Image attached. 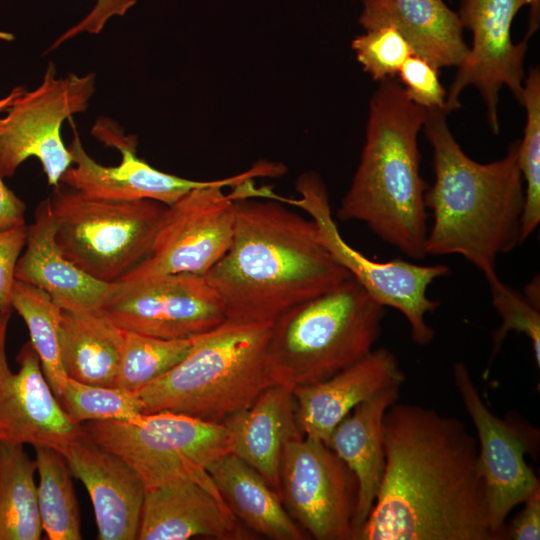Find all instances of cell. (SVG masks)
Wrapping results in <instances>:
<instances>
[{
    "mask_svg": "<svg viewBox=\"0 0 540 540\" xmlns=\"http://www.w3.org/2000/svg\"><path fill=\"white\" fill-rule=\"evenodd\" d=\"M385 467L355 540H498L488 520L478 442L460 419L414 404L383 421Z\"/></svg>",
    "mask_w": 540,
    "mask_h": 540,
    "instance_id": "1",
    "label": "cell"
},
{
    "mask_svg": "<svg viewBox=\"0 0 540 540\" xmlns=\"http://www.w3.org/2000/svg\"><path fill=\"white\" fill-rule=\"evenodd\" d=\"M222 298L227 319L273 322L288 309L348 279L320 243L314 221L276 200H235L224 255L204 275Z\"/></svg>",
    "mask_w": 540,
    "mask_h": 540,
    "instance_id": "2",
    "label": "cell"
},
{
    "mask_svg": "<svg viewBox=\"0 0 540 540\" xmlns=\"http://www.w3.org/2000/svg\"><path fill=\"white\" fill-rule=\"evenodd\" d=\"M442 109H425L423 129L433 152L435 180L424 201L432 215L427 255H460L485 278L497 275V259L521 245L524 182L519 141L490 163L471 159L450 131Z\"/></svg>",
    "mask_w": 540,
    "mask_h": 540,
    "instance_id": "3",
    "label": "cell"
},
{
    "mask_svg": "<svg viewBox=\"0 0 540 540\" xmlns=\"http://www.w3.org/2000/svg\"><path fill=\"white\" fill-rule=\"evenodd\" d=\"M425 109L411 102L396 79L381 82L369 104L366 138L351 185L336 216L364 223L378 238L422 260L428 233L418 133Z\"/></svg>",
    "mask_w": 540,
    "mask_h": 540,
    "instance_id": "4",
    "label": "cell"
},
{
    "mask_svg": "<svg viewBox=\"0 0 540 540\" xmlns=\"http://www.w3.org/2000/svg\"><path fill=\"white\" fill-rule=\"evenodd\" d=\"M386 308L352 277L279 315L270 327V385L290 389L328 379L374 350Z\"/></svg>",
    "mask_w": 540,
    "mask_h": 540,
    "instance_id": "5",
    "label": "cell"
},
{
    "mask_svg": "<svg viewBox=\"0 0 540 540\" xmlns=\"http://www.w3.org/2000/svg\"><path fill=\"white\" fill-rule=\"evenodd\" d=\"M272 322L225 320L195 336L188 355L137 391L143 414L160 411L223 423L270 385L266 349Z\"/></svg>",
    "mask_w": 540,
    "mask_h": 540,
    "instance_id": "6",
    "label": "cell"
},
{
    "mask_svg": "<svg viewBox=\"0 0 540 540\" xmlns=\"http://www.w3.org/2000/svg\"><path fill=\"white\" fill-rule=\"evenodd\" d=\"M61 184L49 197L59 249L95 279L117 283L150 253L167 206L97 198Z\"/></svg>",
    "mask_w": 540,
    "mask_h": 540,
    "instance_id": "7",
    "label": "cell"
},
{
    "mask_svg": "<svg viewBox=\"0 0 540 540\" xmlns=\"http://www.w3.org/2000/svg\"><path fill=\"white\" fill-rule=\"evenodd\" d=\"M82 424L94 442L137 472L146 490L176 481H193L222 498L207 467L231 452L224 424L170 411L142 413L134 422Z\"/></svg>",
    "mask_w": 540,
    "mask_h": 540,
    "instance_id": "8",
    "label": "cell"
},
{
    "mask_svg": "<svg viewBox=\"0 0 540 540\" xmlns=\"http://www.w3.org/2000/svg\"><path fill=\"white\" fill-rule=\"evenodd\" d=\"M285 167L277 163L256 164L228 178L214 180L182 196L166 212L148 256L117 284L129 287L163 275H205L226 252L234 229L233 188L256 177H276Z\"/></svg>",
    "mask_w": 540,
    "mask_h": 540,
    "instance_id": "9",
    "label": "cell"
},
{
    "mask_svg": "<svg viewBox=\"0 0 540 540\" xmlns=\"http://www.w3.org/2000/svg\"><path fill=\"white\" fill-rule=\"evenodd\" d=\"M298 199L285 198L272 190L267 198L296 206L314 221L320 243L366 292L385 308H393L407 320L411 338L419 346L432 342L434 329L426 322L440 302L428 297L429 286L449 274L444 264L422 265L403 259L376 261L350 246L341 236L335 222L328 192L320 176L302 174L296 183Z\"/></svg>",
    "mask_w": 540,
    "mask_h": 540,
    "instance_id": "10",
    "label": "cell"
},
{
    "mask_svg": "<svg viewBox=\"0 0 540 540\" xmlns=\"http://www.w3.org/2000/svg\"><path fill=\"white\" fill-rule=\"evenodd\" d=\"M95 91L92 73L56 78L50 63L41 84L23 91L0 117V173L14 175L28 158H37L48 184L57 186L73 158L61 137L63 122L86 110Z\"/></svg>",
    "mask_w": 540,
    "mask_h": 540,
    "instance_id": "11",
    "label": "cell"
},
{
    "mask_svg": "<svg viewBox=\"0 0 540 540\" xmlns=\"http://www.w3.org/2000/svg\"><path fill=\"white\" fill-rule=\"evenodd\" d=\"M279 495L286 511L310 537L354 540L357 482L324 442L300 434L285 443Z\"/></svg>",
    "mask_w": 540,
    "mask_h": 540,
    "instance_id": "12",
    "label": "cell"
},
{
    "mask_svg": "<svg viewBox=\"0 0 540 540\" xmlns=\"http://www.w3.org/2000/svg\"><path fill=\"white\" fill-rule=\"evenodd\" d=\"M529 0H461L458 16L463 28L472 33V48L457 67L446 96L444 111L458 109L460 93L475 86L481 94L489 125L499 132L498 101L502 86H507L522 101L524 59L528 40L514 44L512 22Z\"/></svg>",
    "mask_w": 540,
    "mask_h": 540,
    "instance_id": "13",
    "label": "cell"
},
{
    "mask_svg": "<svg viewBox=\"0 0 540 540\" xmlns=\"http://www.w3.org/2000/svg\"><path fill=\"white\" fill-rule=\"evenodd\" d=\"M99 312L115 326L162 339H186L227 319L225 304L204 275H163L119 286Z\"/></svg>",
    "mask_w": 540,
    "mask_h": 540,
    "instance_id": "14",
    "label": "cell"
},
{
    "mask_svg": "<svg viewBox=\"0 0 540 540\" xmlns=\"http://www.w3.org/2000/svg\"><path fill=\"white\" fill-rule=\"evenodd\" d=\"M453 380L476 429L477 465L490 528L498 540L505 539V522L511 510L540 490V482L525 460L531 450L530 437L520 425L490 411L464 362L454 364Z\"/></svg>",
    "mask_w": 540,
    "mask_h": 540,
    "instance_id": "15",
    "label": "cell"
},
{
    "mask_svg": "<svg viewBox=\"0 0 540 540\" xmlns=\"http://www.w3.org/2000/svg\"><path fill=\"white\" fill-rule=\"evenodd\" d=\"M11 312L0 310V443L48 447L64 456L86 431L54 395L30 341L16 356L18 371L10 369L6 336Z\"/></svg>",
    "mask_w": 540,
    "mask_h": 540,
    "instance_id": "16",
    "label": "cell"
},
{
    "mask_svg": "<svg viewBox=\"0 0 540 540\" xmlns=\"http://www.w3.org/2000/svg\"><path fill=\"white\" fill-rule=\"evenodd\" d=\"M92 134L121 153L116 166L97 163L85 151L76 134L69 146L75 166L61 177L60 183L89 196L110 200L150 199L170 206L191 190L212 181H195L160 171L136 154V138L126 136L116 123L101 118Z\"/></svg>",
    "mask_w": 540,
    "mask_h": 540,
    "instance_id": "17",
    "label": "cell"
},
{
    "mask_svg": "<svg viewBox=\"0 0 540 540\" xmlns=\"http://www.w3.org/2000/svg\"><path fill=\"white\" fill-rule=\"evenodd\" d=\"M404 381L396 355L384 347L374 349L326 380L293 389L298 428L328 446L334 428L357 405Z\"/></svg>",
    "mask_w": 540,
    "mask_h": 540,
    "instance_id": "18",
    "label": "cell"
},
{
    "mask_svg": "<svg viewBox=\"0 0 540 540\" xmlns=\"http://www.w3.org/2000/svg\"><path fill=\"white\" fill-rule=\"evenodd\" d=\"M64 457L91 499L100 540L138 538L146 488L137 472L86 433Z\"/></svg>",
    "mask_w": 540,
    "mask_h": 540,
    "instance_id": "19",
    "label": "cell"
},
{
    "mask_svg": "<svg viewBox=\"0 0 540 540\" xmlns=\"http://www.w3.org/2000/svg\"><path fill=\"white\" fill-rule=\"evenodd\" d=\"M15 279L43 290L60 309L75 312H97L119 291L117 283L95 279L64 256L55 241L50 198L37 205L33 223L27 226Z\"/></svg>",
    "mask_w": 540,
    "mask_h": 540,
    "instance_id": "20",
    "label": "cell"
},
{
    "mask_svg": "<svg viewBox=\"0 0 540 540\" xmlns=\"http://www.w3.org/2000/svg\"><path fill=\"white\" fill-rule=\"evenodd\" d=\"M251 539L224 499L193 481H176L146 490L139 540Z\"/></svg>",
    "mask_w": 540,
    "mask_h": 540,
    "instance_id": "21",
    "label": "cell"
},
{
    "mask_svg": "<svg viewBox=\"0 0 540 540\" xmlns=\"http://www.w3.org/2000/svg\"><path fill=\"white\" fill-rule=\"evenodd\" d=\"M359 23L365 30L391 26L414 55L437 69L458 67L469 53L458 13L443 0H362Z\"/></svg>",
    "mask_w": 540,
    "mask_h": 540,
    "instance_id": "22",
    "label": "cell"
},
{
    "mask_svg": "<svg viewBox=\"0 0 540 540\" xmlns=\"http://www.w3.org/2000/svg\"><path fill=\"white\" fill-rule=\"evenodd\" d=\"M400 387L380 391L357 405L334 428L328 447L340 458L357 482L352 519L355 537L374 505L385 467L383 421L387 409L399 398Z\"/></svg>",
    "mask_w": 540,
    "mask_h": 540,
    "instance_id": "23",
    "label": "cell"
},
{
    "mask_svg": "<svg viewBox=\"0 0 540 540\" xmlns=\"http://www.w3.org/2000/svg\"><path fill=\"white\" fill-rule=\"evenodd\" d=\"M222 424L230 435V453L254 468L279 494L283 447L289 439L302 434L297 425L293 390L269 385L250 406Z\"/></svg>",
    "mask_w": 540,
    "mask_h": 540,
    "instance_id": "24",
    "label": "cell"
},
{
    "mask_svg": "<svg viewBox=\"0 0 540 540\" xmlns=\"http://www.w3.org/2000/svg\"><path fill=\"white\" fill-rule=\"evenodd\" d=\"M207 472L241 524L273 540L310 538L286 511L278 492L234 454L219 457L208 465Z\"/></svg>",
    "mask_w": 540,
    "mask_h": 540,
    "instance_id": "25",
    "label": "cell"
},
{
    "mask_svg": "<svg viewBox=\"0 0 540 540\" xmlns=\"http://www.w3.org/2000/svg\"><path fill=\"white\" fill-rule=\"evenodd\" d=\"M124 330L99 311L61 309L59 343L66 375L76 381L116 387Z\"/></svg>",
    "mask_w": 540,
    "mask_h": 540,
    "instance_id": "26",
    "label": "cell"
},
{
    "mask_svg": "<svg viewBox=\"0 0 540 540\" xmlns=\"http://www.w3.org/2000/svg\"><path fill=\"white\" fill-rule=\"evenodd\" d=\"M24 445L0 443V540H39L36 461Z\"/></svg>",
    "mask_w": 540,
    "mask_h": 540,
    "instance_id": "27",
    "label": "cell"
},
{
    "mask_svg": "<svg viewBox=\"0 0 540 540\" xmlns=\"http://www.w3.org/2000/svg\"><path fill=\"white\" fill-rule=\"evenodd\" d=\"M39 474L38 506L49 540H80V512L65 457L52 448L35 447Z\"/></svg>",
    "mask_w": 540,
    "mask_h": 540,
    "instance_id": "28",
    "label": "cell"
},
{
    "mask_svg": "<svg viewBox=\"0 0 540 540\" xmlns=\"http://www.w3.org/2000/svg\"><path fill=\"white\" fill-rule=\"evenodd\" d=\"M11 307L24 320L44 376L58 399L68 378L60 352V307L43 290L16 279L12 288Z\"/></svg>",
    "mask_w": 540,
    "mask_h": 540,
    "instance_id": "29",
    "label": "cell"
},
{
    "mask_svg": "<svg viewBox=\"0 0 540 540\" xmlns=\"http://www.w3.org/2000/svg\"><path fill=\"white\" fill-rule=\"evenodd\" d=\"M195 337L162 339L124 330L116 387L137 392L181 362Z\"/></svg>",
    "mask_w": 540,
    "mask_h": 540,
    "instance_id": "30",
    "label": "cell"
},
{
    "mask_svg": "<svg viewBox=\"0 0 540 540\" xmlns=\"http://www.w3.org/2000/svg\"><path fill=\"white\" fill-rule=\"evenodd\" d=\"M521 104L526 109V125L518 146V166L524 188L521 224V245L536 231L540 223V71L530 69L524 79Z\"/></svg>",
    "mask_w": 540,
    "mask_h": 540,
    "instance_id": "31",
    "label": "cell"
},
{
    "mask_svg": "<svg viewBox=\"0 0 540 540\" xmlns=\"http://www.w3.org/2000/svg\"><path fill=\"white\" fill-rule=\"evenodd\" d=\"M58 401L70 417L80 424L105 420L134 422L143 411L137 392L85 384L69 377Z\"/></svg>",
    "mask_w": 540,
    "mask_h": 540,
    "instance_id": "32",
    "label": "cell"
},
{
    "mask_svg": "<svg viewBox=\"0 0 540 540\" xmlns=\"http://www.w3.org/2000/svg\"><path fill=\"white\" fill-rule=\"evenodd\" d=\"M492 299V305L501 318V323L492 332V355L500 350L505 338L511 332L527 336L531 342L534 359L540 367V305L531 301L524 292L504 283L498 275L485 278Z\"/></svg>",
    "mask_w": 540,
    "mask_h": 540,
    "instance_id": "33",
    "label": "cell"
},
{
    "mask_svg": "<svg viewBox=\"0 0 540 540\" xmlns=\"http://www.w3.org/2000/svg\"><path fill=\"white\" fill-rule=\"evenodd\" d=\"M358 62L375 81L395 79L413 50L405 38L391 26L366 30L352 41Z\"/></svg>",
    "mask_w": 540,
    "mask_h": 540,
    "instance_id": "34",
    "label": "cell"
},
{
    "mask_svg": "<svg viewBox=\"0 0 540 540\" xmlns=\"http://www.w3.org/2000/svg\"><path fill=\"white\" fill-rule=\"evenodd\" d=\"M438 72L439 69L426 60L416 55L409 56L398 72L407 98L424 109L444 111L447 93Z\"/></svg>",
    "mask_w": 540,
    "mask_h": 540,
    "instance_id": "35",
    "label": "cell"
},
{
    "mask_svg": "<svg viewBox=\"0 0 540 540\" xmlns=\"http://www.w3.org/2000/svg\"><path fill=\"white\" fill-rule=\"evenodd\" d=\"M27 225L0 230V310L12 308L15 269L26 244Z\"/></svg>",
    "mask_w": 540,
    "mask_h": 540,
    "instance_id": "36",
    "label": "cell"
},
{
    "mask_svg": "<svg viewBox=\"0 0 540 540\" xmlns=\"http://www.w3.org/2000/svg\"><path fill=\"white\" fill-rule=\"evenodd\" d=\"M137 0H96L93 9L75 26L62 34L51 48L80 33L98 34L113 16H123Z\"/></svg>",
    "mask_w": 540,
    "mask_h": 540,
    "instance_id": "37",
    "label": "cell"
},
{
    "mask_svg": "<svg viewBox=\"0 0 540 540\" xmlns=\"http://www.w3.org/2000/svg\"><path fill=\"white\" fill-rule=\"evenodd\" d=\"M508 528H505V539L539 540L540 539V490L524 503Z\"/></svg>",
    "mask_w": 540,
    "mask_h": 540,
    "instance_id": "38",
    "label": "cell"
},
{
    "mask_svg": "<svg viewBox=\"0 0 540 540\" xmlns=\"http://www.w3.org/2000/svg\"><path fill=\"white\" fill-rule=\"evenodd\" d=\"M0 173V230L25 225V203L10 190Z\"/></svg>",
    "mask_w": 540,
    "mask_h": 540,
    "instance_id": "39",
    "label": "cell"
},
{
    "mask_svg": "<svg viewBox=\"0 0 540 540\" xmlns=\"http://www.w3.org/2000/svg\"><path fill=\"white\" fill-rule=\"evenodd\" d=\"M528 29L525 39H529L539 28L540 22V0H529Z\"/></svg>",
    "mask_w": 540,
    "mask_h": 540,
    "instance_id": "40",
    "label": "cell"
},
{
    "mask_svg": "<svg viewBox=\"0 0 540 540\" xmlns=\"http://www.w3.org/2000/svg\"><path fill=\"white\" fill-rule=\"evenodd\" d=\"M24 91L23 87H15L8 95L0 99V114L6 112L13 101Z\"/></svg>",
    "mask_w": 540,
    "mask_h": 540,
    "instance_id": "41",
    "label": "cell"
}]
</instances>
